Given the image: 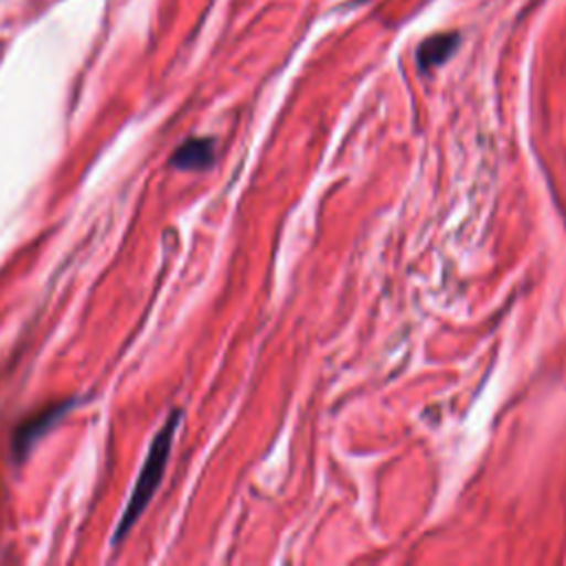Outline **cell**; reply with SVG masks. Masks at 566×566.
I'll list each match as a JSON object with an SVG mask.
<instances>
[{"label":"cell","mask_w":566,"mask_h":566,"mask_svg":"<svg viewBox=\"0 0 566 566\" xmlns=\"http://www.w3.org/2000/svg\"><path fill=\"white\" fill-rule=\"evenodd\" d=\"M456 47V36H436L431 41H427L423 47H420V54H418V63L423 70L427 67H436V65H442L449 54L453 52Z\"/></svg>","instance_id":"4"},{"label":"cell","mask_w":566,"mask_h":566,"mask_svg":"<svg viewBox=\"0 0 566 566\" xmlns=\"http://www.w3.org/2000/svg\"><path fill=\"white\" fill-rule=\"evenodd\" d=\"M180 420H182V412L173 409L169 420L164 423V427L153 438L151 449H149L147 460H145V467H142V471L138 476V482L134 487V493H131V498H129V502L122 511V517L116 526L114 544L122 542L129 535V531L134 528V524L140 520V515L149 506L151 498L156 495V491L162 482V476L167 471V464H169V456H171V449H173V438H175V431L180 427Z\"/></svg>","instance_id":"1"},{"label":"cell","mask_w":566,"mask_h":566,"mask_svg":"<svg viewBox=\"0 0 566 566\" xmlns=\"http://www.w3.org/2000/svg\"><path fill=\"white\" fill-rule=\"evenodd\" d=\"M215 160V142L211 138L186 140L171 158V164L180 171H204Z\"/></svg>","instance_id":"3"},{"label":"cell","mask_w":566,"mask_h":566,"mask_svg":"<svg viewBox=\"0 0 566 566\" xmlns=\"http://www.w3.org/2000/svg\"><path fill=\"white\" fill-rule=\"evenodd\" d=\"M74 401H65V403H56L43 412H39L36 416H32L30 420H25L17 434H14V440H12V447H14V456L17 460H23L28 456V451L34 447V442L45 434L50 431L70 409H72Z\"/></svg>","instance_id":"2"}]
</instances>
